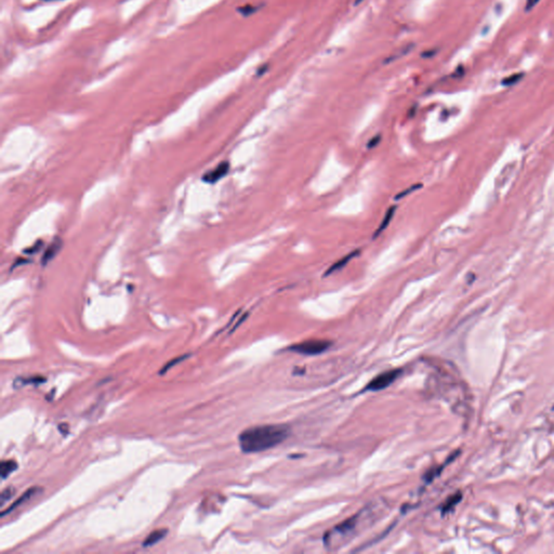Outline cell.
Segmentation results:
<instances>
[{"label":"cell","mask_w":554,"mask_h":554,"mask_svg":"<svg viewBox=\"0 0 554 554\" xmlns=\"http://www.w3.org/2000/svg\"><path fill=\"white\" fill-rule=\"evenodd\" d=\"M290 429L285 425H263L244 430L238 436L240 451L245 454L265 452L288 439Z\"/></svg>","instance_id":"1"},{"label":"cell","mask_w":554,"mask_h":554,"mask_svg":"<svg viewBox=\"0 0 554 554\" xmlns=\"http://www.w3.org/2000/svg\"><path fill=\"white\" fill-rule=\"evenodd\" d=\"M369 510L364 509L354 514L353 517L347 519L344 522L332 527L330 531L324 535V544L329 549H337L341 545L348 543L351 538L355 536L358 533V526L362 523L366 522L365 520L369 519Z\"/></svg>","instance_id":"2"},{"label":"cell","mask_w":554,"mask_h":554,"mask_svg":"<svg viewBox=\"0 0 554 554\" xmlns=\"http://www.w3.org/2000/svg\"><path fill=\"white\" fill-rule=\"evenodd\" d=\"M331 347V342L327 340H306L300 343L292 344L288 347V350L301 355H318L324 353Z\"/></svg>","instance_id":"3"},{"label":"cell","mask_w":554,"mask_h":554,"mask_svg":"<svg viewBox=\"0 0 554 554\" xmlns=\"http://www.w3.org/2000/svg\"><path fill=\"white\" fill-rule=\"evenodd\" d=\"M402 374H403L402 369H391L388 371H384V373L375 377L374 379L364 388L363 392H367V391L368 392H376V391H381L383 389H387L391 386V384L394 383L395 380L399 379Z\"/></svg>","instance_id":"4"},{"label":"cell","mask_w":554,"mask_h":554,"mask_svg":"<svg viewBox=\"0 0 554 554\" xmlns=\"http://www.w3.org/2000/svg\"><path fill=\"white\" fill-rule=\"evenodd\" d=\"M230 170V164L227 161H223L219 164L216 168L213 169V170L207 172L203 175V181H205L206 183H216L219 180L222 179L224 175L227 174Z\"/></svg>","instance_id":"5"},{"label":"cell","mask_w":554,"mask_h":554,"mask_svg":"<svg viewBox=\"0 0 554 554\" xmlns=\"http://www.w3.org/2000/svg\"><path fill=\"white\" fill-rule=\"evenodd\" d=\"M41 491H42V490H41L40 487H30L29 490L26 491V492L22 495L21 497H19L18 499H16V500L14 501V503H13V504L8 508V509H5L4 511L1 512V518L5 517L6 514H9L10 512L14 511V510L16 509V508L21 507L23 504L27 503L28 500H30L32 497L36 496V495H37L39 492H41Z\"/></svg>","instance_id":"6"},{"label":"cell","mask_w":554,"mask_h":554,"mask_svg":"<svg viewBox=\"0 0 554 554\" xmlns=\"http://www.w3.org/2000/svg\"><path fill=\"white\" fill-rule=\"evenodd\" d=\"M167 534H168V530H166V529L156 530V531H154V532H152L151 534H149L144 542H143L142 546L144 547V548H146V547H152L156 544H158L159 542H161V540L166 537Z\"/></svg>","instance_id":"7"},{"label":"cell","mask_w":554,"mask_h":554,"mask_svg":"<svg viewBox=\"0 0 554 554\" xmlns=\"http://www.w3.org/2000/svg\"><path fill=\"white\" fill-rule=\"evenodd\" d=\"M16 469H17L16 461H14V460H2L1 465H0V474H1V479L5 480L11 473L14 472Z\"/></svg>","instance_id":"8"},{"label":"cell","mask_w":554,"mask_h":554,"mask_svg":"<svg viewBox=\"0 0 554 554\" xmlns=\"http://www.w3.org/2000/svg\"><path fill=\"white\" fill-rule=\"evenodd\" d=\"M60 247H61L60 239H57V238L54 239V242L48 247L47 250H45V252H44L43 258H42V264L43 265L47 264L52 258H54V256L57 253L58 249H60Z\"/></svg>","instance_id":"9"},{"label":"cell","mask_w":554,"mask_h":554,"mask_svg":"<svg viewBox=\"0 0 554 554\" xmlns=\"http://www.w3.org/2000/svg\"><path fill=\"white\" fill-rule=\"evenodd\" d=\"M357 253H358V251L356 250V251H354V252L349 253V255H348L347 257H344V258H342V259L339 260L338 262H336L335 264H332V265L330 266V268L327 270V272H326V274H325V275H326V276H328V275L332 274V273H334V272L342 269L343 266H345V264H347L351 259H353V258L357 255Z\"/></svg>","instance_id":"10"},{"label":"cell","mask_w":554,"mask_h":554,"mask_svg":"<svg viewBox=\"0 0 554 554\" xmlns=\"http://www.w3.org/2000/svg\"><path fill=\"white\" fill-rule=\"evenodd\" d=\"M461 499H462L461 493H457L456 495H454V496H452L451 498H448L446 500V503L444 504V506L442 507V514H445L449 511H452L454 508L460 503Z\"/></svg>","instance_id":"11"},{"label":"cell","mask_w":554,"mask_h":554,"mask_svg":"<svg viewBox=\"0 0 554 554\" xmlns=\"http://www.w3.org/2000/svg\"><path fill=\"white\" fill-rule=\"evenodd\" d=\"M45 379L43 377H31V378H18L14 381V388H21L25 384H39L43 383Z\"/></svg>","instance_id":"12"},{"label":"cell","mask_w":554,"mask_h":554,"mask_svg":"<svg viewBox=\"0 0 554 554\" xmlns=\"http://www.w3.org/2000/svg\"><path fill=\"white\" fill-rule=\"evenodd\" d=\"M395 209H396L395 207H391L390 209L388 210V212L386 213V216H384V218H383V220H382V222H381L380 226L378 227V230L376 231L374 237H376V236H378V235H380V234H381L384 230H386V227L390 224V221L392 220V218H393V214L395 213Z\"/></svg>","instance_id":"13"},{"label":"cell","mask_w":554,"mask_h":554,"mask_svg":"<svg viewBox=\"0 0 554 554\" xmlns=\"http://www.w3.org/2000/svg\"><path fill=\"white\" fill-rule=\"evenodd\" d=\"M187 357H190V354H185V355H182V356H179V357L173 358V360H171L170 362H168L167 364H165V366L159 370V375H164V374H166L167 371H168L169 369H170L171 367L175 366V365L179 364V363H181V362L185 361Z\"/></svg>","instance_id":"14"},{"label":"cell","mask_w":554,"mask_h":554,"mask_svg":"<svg viewBox=\"0 0 554 554\" xmlns=\"http://www.w3.org/2000/svg\"><path fill=\"white\" fill-rule=\"evenodd\" d=\"M457 455H458V454H455V455L453 456V457L451 458V460H448V461L446 462V464H445L444 466H441V467H439L438 469H434V470L429 471V472H428V473H427V474L425 475V478H423V479H425V480H426V482H427V483H430V482H432V481H433V480H434V479H435L436 477H439V475H440V473H441V472L443 471V469H444V467H445V466H446V465L448 464V462H451V461H452V460H453V459H454V458H455V457H456V456H457Z\"/></svg>","instance_id":"15"},{"label":"cell","mask_w":554,"mask_h":554,"mask_svg":"<svg viewBox=\"0 0 554 554\" xmlns=\"http://www.w3.org/2000/svg\"><path fill=\"white\" fill-rule=\"evenodd\" d=\"M14 494H15V488L14 487H12V486L6 487L5 490H3L1 492V494H0V506L3 507L6 501H9L13 497V495H14Z\"/></svg>","instance_id":"16"},{"label":"cell","mask_w":554,"mask_h":554,"mask_svg":"<svg viewBox=\"0 0 554 554\" xmlns=\"http://www.w3.org/2000/svg\"><path fill=\"white\" fill-rule=\"evenodd\" d=\"M522 76H523L522 74H516V75H512V76L507 77L506 79L504 80V84H506V86H511V84L518 82V81L521 79V77H522Z\"/></svg>","instance_id":"17"},{"label":"cell","mask_w":554,"mask_h":554,"mask_svg":"<svg viewBox=\"0 0 554 554\" xmlns=\"http://www.w3.org/2000/svg\"><path fill=\"white\" fill-rule=\"evenodd\" d=\"M539 2V0H526V5H525V9L527 11L532 10L534 6H535L537 3Z\"/></svg>","instance_id":"18"},{"label":"cell","mask_w":554,"mask_h":554,"mask_svg":"<svg viewBox=\"0 0 554 554\" xmlns=\"http://www.w3.org/2000/svg\"><path fill=\"white\" fill-rule=\"evenodd\" d=\"M418 187H421V185H414L413 187H409V188H408V190H406L405 192H403V193H401V194H400V196H397V197H396V199H399V198H401V197L406 196V195H407L408 193H410V192H414V191L416 190V188H418Z\"/></svg>","instance_id":"19"},{"label":"cell","mask_w":554,"mask_h":554,"mask_svg":"<svg viewBox=\"0 0 554 554\" xmlns=\"http://www.w3.org/2000/svg\"><path fill=\"white\" fill-rule=\"evenodd\" d=\"M362 1H363V0H356V3H360V2H362Z\"/></svg>","instance_id":"20"},{"label":"cell","mask_w":554,"mask_h":554,"mask_svg":"<svg viewBox=\"0 0 554 554\" xmlns=\"http://www.w3.org/2000/svg\"><path fill=\"white\" fill-rule=\"evenodd\" d=\"M43 1H52V0H43Z\"/></svg>","instance_id":"21"}]
</instances>
